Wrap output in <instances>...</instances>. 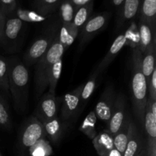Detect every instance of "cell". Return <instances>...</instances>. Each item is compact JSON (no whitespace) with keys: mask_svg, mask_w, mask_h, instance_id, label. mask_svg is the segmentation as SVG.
Segmentation results:
<instances>
[{"mask_svg":"<svg viewBox=\"0 0 156 156\" xmlns=\"http://www.w3.org/2000/svg\"><path fill=\"white\" fill-rule=\"evenodd\" d=\"M29 73L27 68L17 58L9 59V93L15 110L24 112L27 104Z\"/></svg>","mask_w":156,"mask_h":156,"instance_id":"6da1fadb","label":"cell"},{"mask_svg":"<svg viewBox=\"0 0 156 156\" xmlns=\"http://www.w3.org/2000/svg\"><path fill=\"white\" fill-rule=\"evenodd\" d=\"M142 56L138 47H136L133 54L132 74V99L133 110L139 122L143 125L145 111L148 99V86L145 76L142 71Z\"/></svg>","mask_w":156,"mask_h":156,"instance_id":"7a4b0ae2","label":"cell"},{"mask_svg":"<svg viewBox=\"0 0 156 156\" xmlns=\"http://www.w3.org/2000/svg\"><path fill=\"white\" fill-rule=\"evenodd\" d=\"M65 50L56 36L45 54L36 62L34 82L37 98H39L47 88V75L49 71L53 64L62 57Z\"/></svg>","mask_w":156,"mask_h":156,"instance_id":"3957f363","label":"cell"},{"mask_svg":"<svg viewBox=\"0 0 156 156\" xmlns=\"http://www.w3.org/2000/svg\"><path fill=\"white\" fill-rule=\"evenodd\" d=\"M58 31L56 27L48 29L44 35L38 37L26 50L23 56L22 62L27 68L36 63L45 54L57 36Z\"/></svg>","mask_w":156,"mask_h":156,"instance_id":"277c9868","label":"cell"},{"mask_svg":"<svg viewBox=\"0 0 156 156\" xmlns=\"http://www.w3.org/2000/svg\"><path fill=\"white\" fill-rule=\"evenodd\" d=\"M45 136L43 123L36 117L31 116L21 126L18 137V146L22 151L29 150Z\"/></svg>","mask_w":156,"mask_h":156,"instance_id":"5b68a950","label":"cell"},{"mask_svg":"<svg viewBox=\"0 0 156 156\" xmlns=\"http://www.w3.org/2000/svg\"><path fill=\"white\" fill-rule=\"evenodd\" d=\"M60 100L49 91L41 96L34 112V117L42 123L57 117Z\"/></svg>","mask_w":156,"mask_h":156,"instance_id":"8992f818","label":"cell"},{"mask_svg":"<svg viewBox=\"0 0 156 156\" xmlns=\"http://www.w3.org/2000/svg\"><path fill=\"white\" fill-rule=\"evenodd\" d=\"M110 16L109 12H102L90 17L80 30L81 45L89 42L98 33L103 30L108 24Z\"/></svg>","mask_w":156,"mask_h":156,"instance_id":"52a82bcc","label":"cell"},{"mask_svg":"<svg viewBox=\"0 0 156 156\" xmlns=\"http://www.w3.org/2000/svg\"><path fill=\"white\" fill-rule=\"evenodd\" d=\"M116 96L117 94L114 85L112 84L107 85L94 108V111L97 118L105 123H108L111 118Z\"/></svg>","mask_w":156,"mask_h":156,"instance_id":"ba28073f","label":"cell"},{"mask_svg":"<svg viewBox=\"0 0 156 156\" xmlns=\"http://www.w3.org/2000/svg\"><path fill=\"white\" fill-rule=\"evenodd\" d=\"M83 86L84 84H82L73 91L67 93L62 97L61 108V118L62 122L69 121L77 114L80 108V95Z\"/></svg>","mask_w":156,"mask_h":156,"instance_id":"9c48e42d","label":"cell"},{"mask_svg":"<svg viewBox=\"0 0 156 156\" xmlns=\"http://www.w3.org/2000/svg\"><path fill=\"white\" fill-rule=\"evenodd\" d=\"M126 118V98L123 93L117 94L108 122V132L114 136L121 127Z\"/></svg>","mask_w":156,"mask_h":156,"instance_id":"30bf717a","label":"cell"},{"mask_svg":"<svg viewBox=\"0 0 156 156\" xmlns=\"http://www.w3.org/2000/svg\"><path fill=\"white\" fill-rule=\"evenodd\" d=\"M146 148V141L144 140L140 129L131 120L129 123V139L123 156H138Z\"/></svg>","mask_w":156,"mask_h":156,"instance_id":"8fae6325","label":"cell"},{"mask_svg":"<svg viewBox=\"0 0 156 156\" xmlns=\"http://www.w3.org/2000/svg\"><path fill=\"white\" fill-rule=\"evenodd\" d=\"M24 26V22L13 15L6 16L3 34L2 45H9L16 42Z\"/></svg>","mask_w":156,"mask_h":156,"instance_id":"7c38bea8","label":"cell"},{"mask_svg":"<svg viewBox=\"0 0 156 156\" xmlns=\"http://www.w3.org/2000/svg\"><path fill=\"white\" fill-rule=\"evenodd\" d=\"M141 0H125L119 9L117 28L120 29L133 20L138 15Z\"/></svg>","mask_w":156,"mask_h":156,"instance_id":"4fadbf2b","label":"cell"},{"mask_svg":"<svg viewBox=\"0 0 156 156\" xmlns=\"http://www.w3.org/2000/svg\"><path fill=\"white\" fill-rule=\"evenodd\" d=\"M156 25H152L143 20H139V40L137 47L142 53H144L152 44H155Z\"/></svg>","mask_w":156,"mask_h":156,"instance_id":"5bb4252c","label":"cell"},{"mask_svg":"<svg viewBox=\"0 0 156 156\" xmlns=\"http://www.w3.org/2000/svg\"><path fill=\"white\" fill-rule=\"evenodd\" d=\"M127 41V32L122 33L114 40L112 45L110 47L108 53L105 55V57L101 60L98 66L97 70L99 73H102L106 68L109 66L110 64L111 63L114 58L116 57L117 54L120 53V50H122L124 45Z\"/></svg>","mask_w":156,"mask_h":156,"instance_id":"9a60e30c","label":"cell"},{"mask_svg":"<svg viewBox=\"0 0 156 156\" xmlns=\"http://www.w3.org/2000/svg\"><path fill=\"white\" fill-rule=\"evenodd\" d=\"M93 145L99 156H103L114 149V140L108 130L98 133L92 140Z\"/></svg>","mask_w":156,"mask_h":156,"instance_id":"2e32d148","label":"cell"},{"mask_svg":"<svg viewBox=\"0 0 156 156\" xmlns=\"http://www.w3.org/2000/svg\"><path fill=\"white\" fill-rule=\"evenodd\" d=\"M130 121V117H129V115L126 114V118H125L120 130L113 136L114 149H117L122 155L126 149L128 139H129V129Z\"/></svg>","mask_w":156,"mask_h":156,"instance_id":"e0dca14e","label":"cell"},{"mask_svg":"<svg viewBox=\"0 0 156 156\" xmlns=\"http://www.w3.org/2000/svg\"><path fill=\"white\" fill-rule=\"evenodd\" d=\"M45 135L51 140L54 144H58L60 140L63 131V126L62 121L57 117L49 120L48 121L43 123Z\"/></svg>","mask_w":156,"mask_h":156,"instance_id":"ac0fdd59","label":"cell"},{"mask_svg":"<svg viewBox=\"0 0 156 156\" xmlns=\"http://www.w3.org/2000/svg\"><path fill=\"white\" fill-rule=\"evenodd\" d=\"M137 16L139 20L156 25V0H141Z\"/></svg>","mask_w":156,"mask_h":156,"instance_id":"d6986e66","label":"cell"},{"mask_svg":"<svg viewBox=\"0 0 156 156\" xmlns=\"http://www.w3.org/2000/svg\"><path fill=\"white\" fill-rule=\"evenodd\" d=\"M155 44H152L142 56V71L148 82L150 80L152 73L155 69Z\"/></svg>","mask_w":156,"mask_h":156,"instance_id":"ffe728a7","label":"cell"},{"mask_svg":"<svg viewBox=\"0 0 156 156\" xmlns=\"http://www.w3.org/2000/svg\"><path fill=\"white\" fill-rule=\"evenodd\" d=\"M79 32V30L72 24H61L59 31H58L57 37L59 43L63 46L65 50L73 44L76 38L77 37Z\"/></svg>","mask_w":156,"mask_h":156,"instance_id":"44dd1931","label":"cell"},{"mask_svg":"<svg viewBox=\"0 0 156 156\" xmlns=\"http://www.w3.org/2000/svg\"><path fill=\"white\" fill-rule=\"evenodd\" d=\"M93 6H94V1L79 8L76 10L72 24L76 28H77L79 31H80L82 26L85 24L88 18L91 17V12L93 10Z\"/></svg>","mask_w":156,"mask_h":156,"instance_id":"7402d4cb","label":"cell"},{"mask_svg":"<svg viewBox=\"0 0 156 156\" xmlns=\"http://www.w3.org/2000/svg\"><path fill=\"white\" fill-rule=\"evenodd\" d=\"M12 15L19 18L24 23H41L46 21L48 17L41 15V14L37 12L36 11L27 10V9H21L20 7L17 8L16 10Z\"/></svg>","mask_w":156,"mask_h":156,"instance_id":"603a6c76","label":"cell"},{"mask_svg":"<svg viewBox=\"0 0 156 156\" xmlns=\"http://www.w3.org/2000/svg\"><path fill=\"white\" fill-rule=\"evenodd\" d=\"M62 58L56 60L50 68L47 75V87H49V92L55 94L57 82L60 78L62 73Z\"/></svg>","mask_w":156,"mask_h":156,"instance_id":"cb8c5ba5","label":"cell"},{"mask_svg":"<svg viewBox=\"0 0 156 156\" xmlns=\"http://www.w3.org/2000/svg\"><path fill=\"white\" fill-rule=\"evenodd\" d=\"M99 73H100L96 69L95 72L89 78L88 82L84 85L80 95V109H82L85 107V104L87 103L88 100L91 98V94L94 92L97 86L98 77Z\"/></svg>","mask_w":156,"mask_h":156,"instance_id":"d4e9b609","label":"cell"},{"mask_svg":"<svg viewBox=\"0 0 156 156\" xmlns=\"http://www.w3.org/2000/svg\"><path fill=\"white\" fill-rule=\"evenodd\" d=\"M96 123H97V117L94 111H91L81 124L79 130L82 131L88 138L93 140L98 134L96 132Z\"/></svg>","mask_w":156,"mask_h":156,"instance_id":"484cf974","label":"cell"},{"mask_svg":"<svg viewBox=\"0 0 156 156\" xmlns=\"http://www.w3.org/2000/svg\"><path fill=\"white\" fill-rule=\"evenodd\" d=\"M58 8L59 10V18H60L61 24H72L76 9L72 4L70 0H62Z\"/></svg>","mask_w":156,"mask_h":156,"instance_id":"4316f807","label":"cell"},{"mask_svg":"<svg viewBox=\"0 0 156 156\" xmlns=\"http://www.w3.org/2000/svg\"><path fill=\"white\" fill-rule=\"evenodd\" d=\"M146 136L149 139H156V117L153 116L150 110L149 104L146 102L143 122Z\"/></svg>","mask_w":156,"mask_h":156,"instance_id":"83f0119b","label":"cell"},{"mask_svg":"<svg viewBox=\"0 0 156 156\" xmlns=\"http://www.w3.org/2000/svg\"><path fill=\"white\" fill-rule=\"evenodd\" d=\"M0 89L6 96L10 94L9 86V58L0 55Z\"/></svg>","mask_w":156,"mask_h":156,"instance_id":"f1b7e54d","label":"cell"},{"mask_svg":"<svg viewBox=\"0 0 156 156\" xmlns=\"http://www.w3.org/2000/svg\"><path fill=\"white\" fill-rule=\"evenodd\" d=\"M61 1L62 0H34V5L37 12L48 16L59 7Z\"/></svg>","mask_w":156,"mask_h":156,"instance_id":"f546056e","label":"cell"},{"mask_svg":"<svg viewBox=\"0 0 156 156\" xmlns=\"http://www.w3.org/2000/svg\"><path fill=\"white\" fill-rule=\"evenodd\" d=\"M0 126L10 130L12 129V119L8 104L0 93Z\"/></svg>","mask_w":156,"mask_h":156,"instance_id":"4dcf8cb0","label":"cell"},{"mask_svg":"<svg viewBox=\"0 0 156 156\" xmlns=\"http://www.w3.org/2000/svg\"><path fill=\"white\" fill-rule=\"evenodd\" d=\"M28 151L30 156H49L53 152L51 147L44 138L39 140Z\"/></svg>","mask_w":156,"mask_h":156,"instance_id":"1f68e13d","label":"cell"},{"mask_svg":"<svg viewBox=\"0 0 156 156\" xmlns=\"http://www.w3.org/2000/svg\"><path fill=\"white\" fill-rule=\"evenodd\" d=\"M18 7L17 0H0V11L5 16L12 15Z\"/></svg>","mask_w":156,"mask_h":156,"instance_id":"d6a6232c","label":"cell"},{"mask_svg":"<svg viewBox=\"0 0 156 156\" xmlns=\"http://www.w3.org/2000/svg\"><path fill=\"white\" fill-rule=\"evenodd\" d=\"M147 86L149 92L148 98L152 100L156 101V69L154 70L152 73L150 80L147 84Z\"/></svg>","mask_w":156,"mask_h":156,"instance_id":"836d02e7","label":"cell"},{"mask_svg":"<svg viewBox=\"0 0 156 156\" xmlns=\"http://www.w3.org/2000/svg\"><path fill=\"white\" fill-rule=\"evenodd\" d=\"M146 154L147 156H156V139L147 138Z\"/></svg>","mask_w":156,"mask_h":156,"instance_id":"e575fe53","label":"cell"},{"mask_svg":"<svg viewBox=\"0 0 156 156\" xmlns=\"http://www.w3.org/2000/svg\"><path fill=\"white\" fill-rule=\"evenodd\" d=\"M6 16L4 13L0 11V44H2L3 43V34H4L5 24Z\"/></svg>","mask_w":156,"mask_h":156,"instance_id":"d590c367","label":"cell"},{"mask_svg":"<svg viewBox=\"0 0 156 156\" xmlns=\"http://www.w3.org/2000/svg\"><path fill=\"white\" fill-rule=\"evenodd\" d=\"M92 1H94V0H70L73 6L76 8V9H79V8L82 7L83 5H85L88 4V3Z\"/></svg>","mask_w":156,"mask_h":156,"instance_id":"8d00e7d4","label":"cell"},{"mask_svg":"<svg viewBox=\"0 0 156 156\" xmlns=\"http://www.w3.org/2000/svg\"><path fill=\"white\" fill-rule=\"evenodd\" d=\"M103 156H123V155H122L120 152H118L117 149L114 148L112 150H111L109 152H108V153L105 154V155Z\"/></svg>","mask_w":156,"mask_h":156,"instance_id":"74e56055","label":"cell"},{"mask_svg":"<svg viewBox=\"0 0 156 156\" xmlns=\"http://www.w3.org/2000/svg\"><path fill=\"white\" fill-rule=\"evenodd\" d=\"M124 1L125 0H111V2H112V5L114 7L117 8L119 9L121 7V5L124 2Z\"/></svg>","mask_w":156,"mask_h":156,"instance_id":"f35d334b","label":"cell"},{"mask_svg":"<svg viewBox=\"0 0 156 156\" xmlns=\"http://www.w3.org/2000/svg\"><path fill=\"white\" fill-rule=\"evenodd\" d=\"M138 156H147V154H146V148Z\"/></svg>","mask_w":156,"mask_h":156,"instance_id":"ab89813d","label":"cell"},{"mask_svg":"<svg viewBox=\"0 0 156 156\" xmlns=\"http://www.w3.org/2000/svg\"><path fill=\"white\" fill-rule=\"evenodd\" d=\"M0 156H2V155H1V153H0Z\"/></svg>","mask_w":156,"mask_h":156,"instance_id":"60d3db41","label":"cell"}]
</instances>
